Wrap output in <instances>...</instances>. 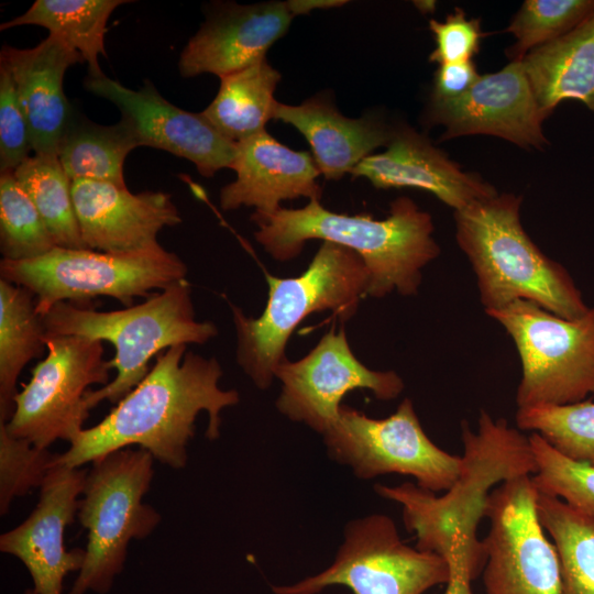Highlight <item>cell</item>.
Listing matches in <instances>:
<instances>
[{
  "label": "cell",
  "instance_id": "30bf717a",
  "mask_svg": "<svg viewBox=\"0 0 594 594\" xmlns=\"http://www.w3.org/2000/svg\"><path fill=\"white\" fill-rule=\"evenodd\" d=\"M322 436L330 458L364 480L409 475L417 486L437 494L454 483L462 466L461 455L444 451L427 436L409 398L381 419L341 405L337 420Z\"/></svg>",
  "mask_w": 594,
  "mask_h": 594
},
{
  "label": "cell",
  "instance_id": "e0dca14e",
  "mask_svg": "<svg viewBox=\"0 0 594 594\" xmlns=\"http://www.w3.org/2000/svg\"><path fill=\"white\" fill-rule=\"evenodd\" d=\"M87 472L55 464L40 487L32 513L0 536V551L24 564L37 594H62L64 579L82 568L85 549L67 551L64 536L78 513Z\"/></svg>",
  "mask_w": 594,
  "mask_h": 594
},
{
  "label": "cell",
  "instance_id": "8d00e7d4",
  "mask_svg": "<svg viewBox=\"0 0 594 594\" xmlns=\"http://www.w3.org/2000/svg\"><path fill=\"white\" fill-rule=\"evenodd\" d=\"M429 29L436 42L429 61L439 65L472 61L487 35L481 29L480 19H468L460 8H454L443 21L431 19Z\"/></svg>",
  "mask_w": 594,
  "mask_h": 594
},
{
  "label": "cell",
  "instance_id": "5bb4252c",
  "mask_svg": "<svg viewBox=\"0 0 594 594\" xmlns=\"http://www.w3.org/2000/svg\"><path fill=\"white\" fill-rule=\"evenodd\" d=\"M282 384L276 407L293 421L323 435L337 420L343 396L370 389L377 399L391 400L404 389L394 371H373L353 354L343 328H331L302 359L283 361L275 371Z\"/></svg>",
  "mask_w": 594,
  "mask_h": 594
},
{
  "label": "cell",
  "instance_id": "cb8c5ba5",
  "mask_svg": "<svg viewBox=\"0 0 594 594\" xmlns=\"http://www.w3.org/2000/svg\"><path fill=\"white\" fill-rule=\"evenodd\" d=\"M521 64L546 118L570 99L594 112V11L565 35L527 53Z\"/></svg>",
  "mask_w": 594,
  "mask_h": 594
},
{
  "label": "cell",
  "instance_id": "52a82bcc",
  "mask_svg": "<svg viewBox=\"0 0 594 594\" xmlns=\"http://www.w3.org/2000/svg\"><path fill=\"white\" fill-rule=\"evenodd\" d=\"M154 460L148 451L129 447L91 462L77 513L88 541L68 594H107L123 570L130 541L147 538L161 522V514L143 503Z\"/></svg>",
  "mask_w": 594,
  "mask_h": 594
},
{
  "label": "cell",
  "instance_id": "b9f144b4",
  "mask_svg": "<svg viewBox=\"0 0 594 594\" xmlns=\"http://www.w3.org/2000/svg\"><path fill=\"white\" fill-rule=\"evenodd\" d=\"M23 594H37V593L33 587H31V588H26Z\"/></svg>",
  "mask_w": 594,
  "mask_h": 594
},
{
  "label": "cell",
  "instance_id": "60d3db41",
  "mask_svg": "<svg viewBox=\"0 0 594 594\" xmlns=\"http://www.w3.org/2000/svg\"><path fill=\"white\" fill-rule=\"evenodd\" d=\"M415 6L424 13H431L435 11V1H415Z\"/></svg>",
  "mask_w": 594,
  "mask_h": 594
},
{
  "label": "cell",
  "instance_id": "7c38bea8",
  "mask_svg": "<svg viewBox=\"0 0 594 594\" xmlns=\"http://www.w3.org/2000/svg\"><path fill=\"white\" fill-rule=\"evenodd\" d=\"M450 575L441 556L406 544L391 517L374 514L348 524L344 541L329 568L273 591L318 594L330 585H344L354 594H424L447 584Z\"/></svg>",
  "mask_w": 594,
  "mask_h": 594
},
{
  "label": "cell",
  "instance_id": "44dd1931",
  "mask_svg": "<svg viewBox=\"0 0 594 594\" xmlns=\"http://www.w3.org/2000/svg\"><path fill=\"white\" fill-rule=\"evenodd\" d=\"M82 62L75 48L53 34L32 48L2 47L0 65L15 86L34 154L57 156L75 112L64 92V77L70 66Z\"/></svg>",
  "mask_w": 594,
  "mask_h": 594
},
{
  "label": "cell",
  "instance_id": "7a4b0ae2",
  "mask_svg": "<svg viewBox=\"0 0 594 594\" xmlns=\"http://www.w3.org/2000/svg\"><path fill=\"white\" fill-rule=\"evenodd\" d=\"M462 466L458 479L441 495L413 483L375 485L382 497L403 508L406 529L414 532L416 548L441 556L449 568L466 571L474 581L486 562L477 527L491 492L505 481L532 475L536 461L529 437L481 409L477 429L461 424Z\"/></svg>",
  "mask_w": 594,
  "mask_h": 594
},
{
  "label": "cell",
  "instance_id": "1f68e13d",
  "mask_svg": "<svg viewBox=\"0 0 594 594\" xmlns=\"http://www.w3.org/2000/svg\"><path fill=\"white\" fill-rule=\"evenodd\" d=\"M57 245L34 204L14 177L0 175V251L4 260L28 261Z\"/></svg>",
  "mask_w": 594,
  "mask_h": 594
},
{
  "label": "cell",
  "instance_id": "2e32d148",
  "mask_svg": "<svg viewBox=\"0 0 594 594\" xmlns=\"http://www.w3.org/2000/svg\"><path fill=\"white\" fill-rule=\"evenodd\" d=\"M546 119L521 61H513L498 72L481 75L458 99L430 100L427 110L430 123L444 127L441 140L484 134L539 150L548 144L542 130Z\"/></svg>",
  "mask_w": 594,
  "mask_h": 594
},
{
  "label": "cell",
  "instance_id": "8992f818",
  "mask_svg": "<svg viewBox=\"0 0 594 594\" xmlns=\"http://www.w3.org/2000/svg\"><path fill=\"white\" fill-rule=\"evenodd\" d=\"M268 297L260 317L245 316L230 304L237 331V360L261 389L271 386L286 360V344L309 315L330 310L341 320L352 317L366 296L370 275L359 254L323 241L306 271L295 277L266 273Z\"/></svg>",
  "mask_w": 594,
  "mask_h": 594
},
{
  "label": "cell",
  "instance_id": "9c48e42d",
  "mask_svg": "<svg viewBox=\"0 0 594 594\" xmlns=\"http://www.w3.org/2000/svg\"><path fill=\"white\" fill-rule=\"evenodd\" d=\"M485 314L504 328L519 355L517 408L571 405L594 394V306L576 319L526 300Z\"/></svg>",
  "mask_w": 594,
  "mask_h": 594
},
{
  "label": "cell",
  "instance_id": "ffe728a7",
  "mask_svg": "<svg viewBox=\"0 0 594 594\" xmlns=\"http://www.w3.org/2000/svg\"><path fill=\"white\" fill-rule=\"evenodd\" d=\"M377 189L415 188L435 195L454 211L498 193L480 175L451 161L422 134L407 125L393 129L385 152L372 154L351 172Z\"/></svg>",
  "mask_w": 594,
  "mask_h": 594
},
{
  "label": "cell",
  "instance_id": "836d02e7",
  "mask_svg": "<svg viewBox=\"0 0 594 594\" xmlns=\"http://www.w3.org/2000/svg\"><path fill=\"white\" fill-rule=\"evenodd\" d=\"M529 440L537 466L531 481L537 492L594 515V466L561 454L536 432Z\"/></svg>",
  "mask_w": 594,
  "mask_h": 594
},
{
  "label": "cell",
  "instance_id": "ac0fdd59",
  "mask_svg": "<svg viewBox=\"0 0 594 594\" xmlns=\"http://www.w3.org/2000/svg\"><path fill=\"white\" fill-rule=\"evenodd\" d=\"M72 197L87 249L133 253L161 245L158 232L182 222L169 194L92 179L72 180Z\"/></svg>",
  "mask_w": 594,
  "mask_h": 594
},
{
  "label": "cell",
  "instance_id": "603a6c76",
  "mask_svg": "<svg viewBox=\"0 0 594 594\" xmlns=\"http://www.w3.org/2000/svg\"><path fill=\"white\" fill-rule=\"evenodd\" d=\"M273 119L295 127L308 141L317 167L327 179L350 173L380 146H387L393 129L375 117L342 116L322 96L298 106L276 102Z\"/></svg>",
  "mask_w": 594,
  "mask_h": 594
},
{
  "label": "cell",
  "instance_id": "ab89813d",
  "mask_svg": "<svg viewBox=\"0 0 594 594\" xmlns=\"http://www.w3.org/2000/svg\"><path fill=\"white\" fill-rule=\"evenodd\" d=\"M451 575L443 594H473L471 576L463 570L450 569Z\"/></svg>",
  "mask_w": 594,
  "mask_h": 594
},
{
  "label": "cell",
  "instance_id": "484cf974",
  "mask_svg": "<svg viewBox=\"0 0 594 594\" xmlns=\"http://www.w3.org/2000/svg\"><path fill=\"white\" fill-rule=\"evenodd\" d=\"M43 318L29 289L0 279V422L14 413L16 382L24 366L42 356L45 345Z\"/></svg>",
  "mask_w": 594,
  "mask_h": 594
},
{
  "label": "cell",
  "instance_id": "f35d334b",
  "mask_svg": "<svg viewBox=\"0 0 594 594\" xmlns=\"http://www.w3.org/2000/svg\"><path fill=\"white\" fill-rule=\"evenodd\" d=\"M288 9L295 15L306 14L314 9L340 7L346 3L342 0H290L286 1Z\"/></svg>",
  "mask_w": 594,
  "mask_h": 594
},
{
  "label": "cell",
  "instance_id": "83f0119b",
  "mask_svg": "<svg viewBox=\"0 0 594 594\" xmlns=\"http://www.w3.org/2000/svg\"><path fill=\"white\" fill-rule=\"evenodd\" d=\"M127 0H36L23 14L1 24L4 31L19 25L47 29L75 48L88 64L89 77L105 76L99 56H106L105 34L111 13Z\"/></svg>",
  "mask_w": 594,
  "mask_h": 594
},
{
  "label": "cell",
  "instance_id": "d4e9b609",
  "mask_svg": "<svg viewBox=\"0 0 594 594\" xmlns=\"http://www.w3.org/2000/svg\"><path fill=\"white\" fill-rule=\"evenodd\" d=\"M280 74L266 58L220 77V88L202 111L228 140L239 143L265 130L276 105L274 91Z\"/></svg>",
  "mask_w": 594,
  "mask_h": 594
},
{
  "label": "cell",
  "instance_id": "4fadbf2b",
  "mask_svg": "<svg viewBox=\"0 0 594 594\" xmlns=\"http://www.w3.org/2000/svg\"><path fill=\"white\" fill-rule=\"evenodd\" d=\"M531 475L508 480L488 496L482 571L485 594H560L557 550L537 514Z\"/></svg>",
  "mask_w": 594,
  "mask_h": 594
},
{
  "label": "cell",
  "instance_id": "f1b7e54d",
  "mask_svg": "<svg viewBox=\"0 0 594 594\" xmlns=\"http://www.w3.org/2000/svg\"><path fill=\"white\" fill-rule=\"evenodd\" d=\"M537 514L557 550L560 594H594V515L539 493Z\"/></svg>",
  "mask_w": 594,
  "mask_h": 594
},
{
  "label": "cell",
  "instance_id": "6da1fadb",
  "mask_svg": "<svg viewBox=\"0 0 594 594\" xmlns=\"http://www.w3.org/2000/svg\"><path fill=\"white\" fill-rule=\"evenodd\" d=\"M186 344L161 352L144 380L94 427L84 429L56 464L80 468L111 452L136 446L161 463L179 470L197 416L208 415L206 438L220 436V413L239 403L235 389H222L215 358L186 353Z\"/></svg>",
  "mask_w": 594,
  "mask_h": 594
},
{
  "label": "cell",
  "instance_id": "d590c367",
  "mask_svg": "<svg viewBox=\"0 0 594 594\" xmlns=\"http://www.w3.org/2000/svg\"><path fill=\"white\" fill-rule=\"evenodd\" d=\"M31 151L25 113L10 73L0 65V172H13Z\"/></svg>",
  "mask_w": 594,
  "mask_h": 594
},
{
  "label": "cell",
  "instance_id": "277c9868",
  "mask_svg": "<svg viewBox=\"0 0 594 594\" xmlns=\"http://www.w3.org/2000/svg\"><path fill=\"white\" fill-rule=\"evenodd\" d=\"M521 201L504 193L454 211L455 239L475 274L484 310L526 300L562 318L582 317L590 307L565 267L524 230Z\"/></svg>",
  "mask_w": 594,
  "mask_h": 594
},
{
  "label": "cell",
  "instance_id": "8fae6325",
  "mask_svg": "<svg viewBox=\"0 0 594 594\" xmlns=\"http://www.w3.org/2000/svg\"><path fill=\"white\" fill-rule=\"evenodd\" d=\"M47 355L14 398V413L4 424L14 437L41 449L57 440L69 444L89 416V386L109 383L111 370L101 341L77 336H45Z\"/></svg>",
  "mask_w": 594,
  "mask_h": 594
},
{
  "label": "cell",
  "instance_id": "d6a6232c",
  "mask_svg": "<svg viewBox=\"0 0 594 594\" xmlns=\"http://www.w3.org/2000/svg\"><path fill=\"white\" fill-rule=\"evenodd\" d=\"M594 11V0H526L506 29L516 42L507 50L513 61L548 44L582 23Z\"/></svg>",
  "mask_w": 594,
  "mask_h": 594
},
{
  "label": "cell",
  "instance_id": "d6986e66",
  "mask_svg": "<svg viewBox=\"0 0 594 594\" xmlns=\"http://www.w3.org/2000/svg\"><path fill=\"white\" fill-rule=\"evenodd\" d=\"M294 14L286 2L224 4L209 14L179 56L183 77H220L265 58L268 48L288 30Z\"/></svg>",
  "mask_w": 594,
  "mask_h": 594
},
{
  "label": "cell",
  "instance_id": "7402d4cb",
  "mask_svg": "<svg viewBox=\"0 0 594 594\" xmlns=\"http://www.w3.org/2000/svg\"><path fill=\"white\" fill-rule=\"evenodd\" d=\"M237 145L232 167L237 178L220 191L222 209L244 206L272 213L282 208L284 200L299 197L320 200L322 191L317 183L320 170L308 152L287 147L265 130Z\"/></svg>",
  "mask_w": 594,
  "mask_h": 594
},
{
  "label": "cell",
  "instance_id": "e575fe53",
  "mask_svg": "<svg viewBox=\"0 0 594 594\" xmlns=\"http://www.w3.org/2000/svg\"><path fill=\"white\" fill-rule=\"evenodd\" d=\"M58 453L41 449L12 436L0 422V514L6 515L12 502L41 487Z\"/></svg>",
  "mask_w": 594,
  "mask_h": 594
},
{
  "label": "cell",
  "instance_id": "4dcf8cb0",
  "mask_svg": "<svg viewBox=\"0 0 594 594\" xmlns=\"http://www.w3.org/2000/svg\"><path fill=\"white\" fill-rule=\"evenodd\" d=\"M516 426L540 435L558 452L594 466V403L517 408Z\"/></svg>",
  "mask_w": 594,
  "mask_h": 594
},
{
  "label": "cell",
  "instance_id": "3957f363",
  "mask_svg": "<svg viewBox=\"0 0 594 594\" xmlns=\"http://www.w3.org/2000/svg\"><path fill=\"white\" fill-rule=\"evenodd\" d=\"M251 219L258 228L256 241L277 261L295 258L311 239L352 250L369 271L366 295L375 298L394 290L403 296L416 295L422 268L440 254L431 216L408 197L395 199L383 220L329 211L317 199L299 209L254 211Z\"/></svg>",
  "mask_w": 594,
  "mask_h": 594
},
{
  "label": "cell",
  "instance_id": "ba28073f",
  "mask_svg": "<svg viewBox=\"0 0 594 594\" xmlns=\"http://www.w3.org/2000/svg\"><path fill=\"white\" fill-rule=\"evenodd\" d=\"M0 275L33 293L36 311L44 316L57 302L79 305L100 296L130 307L135 297L147 298L185 279L187 266L162 245L133 253L56 246L33 260L2 258Z\"/></svg>",
  "mask_w": 594,
  "mask_h": 594
},
{
  "label": "cell",
  "instance_id": "9a60e30c",
  "mask_svg": "<svg viewBox=\"0 0 594 594\" xmlns=\"http://www.w3.org/2000/svg\"><path fill=\"white\" fill-rule=\"evenodd\" d=\"M85 88L118 107L141 146L184 157L205 177L233 167L237 143L226 139L202 112H189L167 101L151 81L145 80L139 90H133L106 75L88 76Z\"/></svg>",
  "mask_w": 594,
  "mask_h": 594
},
{
  "label": "cell",
  "instance_id": "f546056e",
  "mask_svg": "<svg viewBox=\"0 0 594 594\" xmlns=\"http://www.w3.org/2000/svg\"><path fill=\"white\" fill-rule=\"evenodd\" d=\"M59 248L87 249L72 197V180L58 156L31 155L13 170Z\"/></svg>",
  "mask_w": 594,
  "mask_h": 594
},
{
  "label": "cell",
  "instance_id": "4316f807",
  "mask_svg": "<svg viewBox=\"0 0 594 594\" xmlns=\"http://www.w3.org/2000/svg\"><path fill=\"white\" fill-rule=\"evenodd\" d=\"M139 146L134 130L124 119L101 125L75 110L57 156L70 180L92 179L125 187L123 164Z\"/></svg>",
  "mask_w": 594,
  "mask_h": 594
},
{
  "label": "cell",
  "instance_id": "74e56055",
  "mask_svg": "<svg viewBox=\"0 0 594 594\" xmlns=\"http://www.w3.org/2000/svg\"><path fill=\"white\" fill-rule=\"evenodd\" d=\"M481 75L473 61L439 65L430 100L449 101L465 95Z\"/></svg>",
  "mask_w": 594,
  "mask_h": 594
},
{
  "label": "cell",
  "instance_id": "5b68a950",
  "mask_svg": "<svg viewBox=\"0 0 594 594\" xmlns=\"http://www.w3.org/2000/svg\"><path fill=\"white\" fill-rule=\"evenodd\" d=\"M42 318L45 336H77L113 344L116 354L109 365L117 374L107 385L86 393L89 410L102 400L117 405L144 380L156 354L175 345L204 344L218 333L211 321L196 320L186 278L124 309L98 311L62 301Z\"/></svg>",
  "mask_w": 594,
  "mask_h": 594
}]
</instances>
